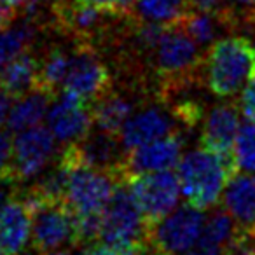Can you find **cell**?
I'll use <instances>...</instances> for the list:
<instances>
[{"instance_id": "obj_1", "label": "cell", "mask_w": 255, "mask_h": 255, "mask_svg": "<svg viewBox=\"0 0 255 255\" xmlns=\"http://www.w3.org/2000/svg\"><path fill=\"white\" fill-rule=\"evenodd\" d=\"M234 157H222L206 149L187 152L177 164L180 189L189 205L199 210L215 206L229 180L238 173Z\"/></svg>"}, {"instance_id": "obj_2", "label": "cell", "mask_w": 255, "mask_h": 255, "mask_svg": "<svg viewBox=\"0 0 255 255\" xmlns=\"http://www.w3.org/2000/svg\"><path fill=\"white\" fill-rule=\"evenodd\" d=\"M208 89L219 98L243 91L255 77V46L247 37H224L212 44L205 61Z\"/></svg>"}, {"instance_id": "obj_3", "label": "cell", "mask_w": 255, "mask_h": 255, "mask_svg": "<svg viewBox=\"0 0 255 255\" xmlns=\"http://www.w3.org/2000/svg\"><path fill=\"white\" fill-rule=\"evenodd\" d=\"M124 182L150 229L177 208L182 194L178 175L173 170L136 173Z\"/></svg>"}, {"instance_id": "obj_4", "label": "cell", "mask_w": 255, "mask_h": 255, "mask_svg": "<svg viewBox=\"0 0 255 255\" xmlns=\"http://www.w3.org/2000/svg\"><path fill=\"white\" fill-rule=\"evenodd\" d=\"M150 227L136 206L126 182H121L114 191L102 215L100 240L109 245H138L147 243Z\"/></svg>"}, {"instance_id": "obj_5", "label": "cell", "mask_w": 255, "mask_h": 255, "mask_svg": "<svg viewBox=\"0 0 255 255\" xmlns=\"http://www.w3.org/2000/svg\"><path fill=\"white\" fill-rule=\"evenodd\" d=\"M23 199V198H21ZM32 212V248L39 254L54 252L65 245H75L74 213L65 201H28Z\"/></svg>"}, {"instance_id": "obj_6", "label": "cell", "mask_w": 255, "mask_h": 255, "mask_svg": "<svg viewBox=\"0 0 255 255\" xmlns=\"http://www.w3.org/2000/svg\"><path fill=\"white\" fill-rule=\"evenodd\" d=\"M205 220L203 210L187 203L154 226L149 243L159 255H185L198 245Z\"/></svg>"}, {"instance_id": "obj_7", "label": "cell", "mask_w": 255, "mask_h": 255, "mask_svg": "<svg viewBox=\"0 0 255 255\" xmlns=\"http://www.w3.org/2000/svg\"><path fill=\"white\" fill-rule=\"evenodd\" d=\"M121 182L123 180L110 171L75 166L68 177L65 203L74 215L103 213Z\"/></svg>"}, {"instance_id": "obj_8", "label": "cell", "mask_w": 255, "mask_h": 255, "mask_svg": "<svg viewBox=\"0 0 255 255\" xmlns=\"http://www.w3.org/2000/svg\"><path fill=\"white\" fill-rule=\"evenodd\" d=\"M56 157V138L46 126H33L16 133L12 140L14 187L37 178Z\"/></svg>"}, {"instance_id": "obj_9", "label": "cell", "mask_w": 255, "mask_h": 255, "mask_svg": "<svg viewBox=\"0 0 255 255\" xmlns=\"http://www.w3.org/2000/svg\"><path fill=\"white\" fill-rule=\"evenodd\" d=\"M112 89V75L89 44L82 42L70 53L63 91L75 95L86 103H95Z\"/></svg>"}, {"instance_id": "obj_10", "label": "cell", "mask_w": 255, "mask_h": 255, "mask_svg": "<svg viewBox=\"0 0 255 255\" xmlns=\"http://www.w3.org/2000/svg\"><path fill=\"white\" fill-rule=\"evenodd\" d=\"M156 53V72L164 81H187L199 65L198 42L180 26H168Z\"/></svg>"}, {"instance_id": "obj_11", "label": "cell", "mask_w": 255, "mask_h": 255, "mask_svg": "<svg viewBox=\"0 0 255 255\" xmlns=\"http://www.w3.org/2000/svg\"><path fill=\"white\" fill-rule=\"evenodd\" d=\"M182 149H184V138L182 133L175 129L161 138L126 150L121 168L124 180L136 173L173 170L182 159Z\"/></svg>"}, {"instance_id": "obj_12", "label": "cell", "mask_w": 255, "mask_h": 255, "mask_svg": "<svg viewBox=\"0 0 255 255\" xmlns=\"http://www.w3.org/2000/svg\"><path fill=\"white\" fill-rule=\"evenodd\" d=\"M93 112L84 100L63 91L47 110V128L61 143H72L86 136L93 128Z\"/></svg>"}, {"instance_id": "obj_13", "label": "cell", "mask_w": 255, "mask_h": 255, "mask_svg": "<svg viewBox=\"0 0 255 255\" xmlns=\"http://www.w3.org/2000/svg\"><path fill=\"white\" fill-rule=\"evenodd\" d=\"M240 114L234 103L212 109L201 131V147L222 157H234V143L240 131Z\"/></svg>"}, {"instance_id": "obj_14", "label": "cell", "mask_w": 255, "mask_h": 255, "mask_svg": "<svg viewBox=\"0 0 255 255\" xmlns=\"http://www.w3.org/2000/svg\"><path fill=\"white\" fill-rule=\"evenodd\" d=\"M32 238V212L19 196H9L0 206V248L4 255H18Z\"/></svg>"}, {"instance_id": "obj_15", "label": "cell", "mask_w": 255, "mask_h": 255, "mask_svg": "<svg viewBox=\"0 0 255 255\" xmlns=\"http://www.w3.org/2000/svg\"><path fill=\"white\" fill-rule=\"evenodd\" d=\"M171 131H175V123L170 114L157 107H150V109L140 110L138 114L126 121L119 133V138L124 150H131Z\"/></svg>"}, {"instance_id": "obj_16", "label": "cell", "mask_w": 255, "mask_h": 255, "mask_svg": "<svg viewBox=\"0 0 255 255\" xmlns=\"http://www.w3.org/2000/svg\"><path fill=\"white\" fill-rule=\"evenodd\" d=\"M53 98L54 95L40 88H35L26 95L16 98V102L9 109L7 119H5L7 129L12 133H19L23 129L37 126L47 116L49 103Z\"/></svg>"}, {"instance_id": "obj_17", "label": "cell", "mask_w": 255, "mask_h": 255, "mask_svg": "<svg viewBox=\"0 0 255 255\" xmlns=\"http://www.w3.org/2000/svg\"><path fill=\"white\" fill-rule=\"evenodd\" d=\"M39 58L32 51H25L0 72V88L11 98H19L37 88Z\"/></svg>"}, {"instance_id": "obj_18", "label": "cell", "mask_w": 255, "mask_h": 255, "mask_svg": "<svg viewBox=\"0 0 255 255\" xmlns=\"http://www.w3.org/2000/svg\"><path fill=\"white\" fill-rule=\"evenodd\" d=\"M39 32L40 26L28 18H23L19 23L12 21L4 30H0V72L21 53L30 51Z\"/></svg>"}, {"instance_id": "obj_19", "label": "cell", "mask_w": 255, "mask_h": 255, "mask_svg": "<svg viewBox=\"0 0 255 255\" xmlns=\"http://www.w3.org/2000/svg\"><path fill=\"white\" fill-rule=\"evenodd\" d=\"M93 121L103 131L119 135L126 121L133 116V103L124 95H117L110 89L107 95L93 103Z\"/></svg>"}, {"instance_id": "obj_20", "label": "cell", "mask_w": 255, "mask_h": 255, "mask_svg": "<svg viewBox=\"0 0 255 255\" xmlns=\"http://www.w3.org/2000/svg\"><path fill=\"white\" fill-rule=\"evenodd\" d=\"M240 227L236 226L234 219L226 212V210H217L208 219L205 220L201 236H199L198 247L203 250L220 252L226 250L231 245V241L236 238Z\"/></svg>"}, {"instance_id": "obj_21", "label": "cell", "mask_w": 255, "mask_h": 255, "mask_svg": "<svg viewBox=\"0 0 255 255\" xmlns=\"http://www.w3.org/2000/svg\"><path fill=\"white\" fill-rule=\"evenodd\" d=\"M70 65V53H67L61 47L49 49L44 58H39V79L37 88L46 89L47 93L56 96L58 88L65 82Z\"/></svg>"}, {"instance_id": "obj_22", "label": "cell", "mask_w": 255, "mask_h": 255, "mask_svg": "<svg viewBox=\"0 0 255 255\" xmlns=\"http://www.w3.org/2000/svg\"><path fill=\"white\" fill-rule=\"evenodd\" d=\"M187 0H136V11L143 21L173 26L187 14Z\"/></svg>"}, {"instance_id": "obj_23", "label": "cell", "mask_w": 255, "mask_h": 255, "mask_svg": "<svg viewBox=\"0 0 255 255\" xmlns=\"http://www.w3.org/2000/svg\"><path fill=\"white\" fill-rule=\"evenodd\" d=\"M192 40L198 44H210L215 40L219 33V19L212 12L189 11L180 21L177 23Z\"/></svg>"}, {"instance_id": "obj_24", "label": "cell", "mask_w": 255, "mask_h": 255, "mask_svg": "<svg viewBox=\"0 0 255 255\" xmlns=\"http://www.w3.org/2000/svg\"><path fill=\"white\" fill-rule=\"evenodd\" d=\"M234 159L240 170L255 173V123L248 121L240 126L234 143Z\"/></svg>"}, {"instance_id": "obj_25", "label": "cell", "mask_w": 255, "mask_h": 255, "mask_svg": "<svg viewBox=\"0 0 255 255\" xmlns=\"http://www.w3.org/2000/svg\"><path fill=\"white\" fill-rule=\"evenodd\" d=\"M60 0H25V4L21 5L23 16L42 28V25H49L51 16H53V9Z\"/></svg>"}, {"instance_id": "obj_26", "label": "cell", "mask_w": 255, "mask_h": 255, "mask_svg": "<svg viewBox=\"0 0 255 255\" xmlns=\"http://www.w3.org/2000/svg\"><path fill=\"white\" fill-rule=\"evenodd\" d=\"M0 184L14 189L12 180V140L0 129Z\"/></svg>"}, {"instance_id": "obj_27", "label": "cell", "mask_w": 255, "mask_h": 255, "mask_svg": "<svg viewBox=\"0 0 255 255\" xmlns=\"http://www.w3.org/2000/svg\"><path fill=\"white\" fill-rule=\"evenodd\" d=\"M240 109L243 116L247 117V121L255 123V77L245 86L240 100Z\"/></svg>"}, {"instance_id": "obj_28", "label": "cell", "mask_w": 255, "mask_h": 255, "mask_svg": "<svg viewBox=\"0 0 255 255\" xmlns=\"http://www.w3.org/2000/svg\"><path fill=\"white\" fill-rule=\"evenodd\" d=\"M224 252L226 255H255V248L248 243V234H245L241 229Z\"/></svg>"}, {"instance_id": "obj_29", "label": "cell", "mask_w": 255, "mask_h": 255, "mask_svg": "<svg viewBox=\"0 0 255 255\" xmlns=\"http://www.w3.org/2000/svg\"><path fill=\"white\" fill-rule=\"evenodd\" d=\"M14 18H16V9L0 0V30H4L5 26L11 25L14 21Z\"/></svg>"}, {"instance_id": "obj_30", "label": "cell", "mask_w": 255, "mask_h": 255, "mask_svg": "<svg viewBox=\"0 0 255 255\" xmlns=\"http://www.w3.org/2000/svg\"><path fill=\"white\" fill-rule=\"evenodd\" d=\"M9 109H11V96L0 88V126L5 123V119H7Z\"/></svg>"}, {"instance_id": "obj_31", "label": "cell", "mask_w": 255, "mask_h": 255, "mask_svg": "<svg viewBox=\"0 0 255 255\" xmlns=\"http://www.w3.org/2000/svg\"><path fill=\"white\" fill-rule=\"evenodd\" d=\"M82 2H88V4H93L96 7L103 9L105 12H112L114 14V2L116 0H82Z\"/></svg>"}, {"instance_id": "obj_32", "label": "cell", "mask_w": 255, "mask_h": 255, "mask_svg": "<svg viewBox=\"0 0 255 255\" xmlns=\"http://www.w3.org/2000/svg\"><path fill=\"white\" fill-rule=\"evenodd\" d=\"M185 255H219V252H213V250H203V248H199L198 252H191V254H185Z\"/></svg>"}, {"instance_id": "obj_33", "label": "cell", "mask_w": 255, "mask_h": 255, "mask_svg": "<svg viewBox=\"0 0 255 255\" xmlns=\"http://www.w3.org/2000/svg\"><path fill=\"white\" fill-rule=\"evenodd\" d=\"M2 2H5V4L11 5V7H14V9L21 7V5L25 4V0H2Z\"/></svg>"}, {"instance_id": "obj_34", "label": "cell", "mask_w": 255, "mask_h": 255, "mask_svg": "<svg viewBox=\"0 0 255 255\" xmlns=\"http://www.w3.org/2000/svg\"><path fill=\"white\" fill-rule=\"evenodd\" d=\"M42 255H70L68 252H58V250H54V252H46V254H42Z\"/></svg>"}, {"instance_id": "obj_35", "label": "cell", "mask_w": 255, "mask_h": 255, "mask_svg": "<svg viewBox=\"0 0 255 255\" xmlns=\"http://www.w3.org/2000/svg\"><path fill=\"white\" fill-rule=\"evenodd\" d=\"M0 255H4V252H2V248H0Z\"/></svg>"}]
</instances>
